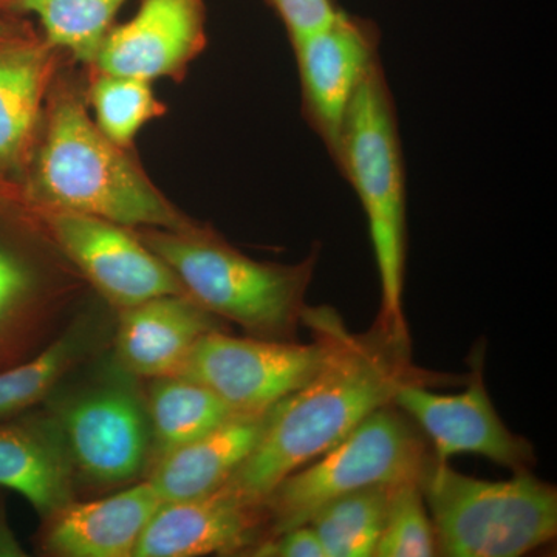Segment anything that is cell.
I'll return each mask as SVG.
<instances>
[{
	"label": "cell",
	"instance_id": "16",
	"mask_svg": "<svg viewBox=\"0 0 557 557\" xmlns=\"http://www.w3.org/2000/svg\"><path fill=\"white\" fill-rule=\"evenodd\" d=\"M269 410L237 413L215 431L152 465L148 480L161 500H190L225 485L258 445Z\"/></svg>",
	"mask_w": 557,
	"mask_h": 557
},
{
	"label": "cell",
	"instance_id": "27",
	"mask_svg": "<svg viewBox=\"0 0 557 557\" xmlns=\"http://www.w3.org/2000/svg\"><path fill=\"white\" fill-rule=\"evenodd\" d=\"M251 556L325 557L321 542L310 525H300L273 539L260 541L248 549Z\"/></svg>",
	"mask_w": 557,
	"mask_h": 557
},
{
	"label": "cell",
	"instance_id": "17",
	"mask_svg": "<svg viewBox=\"0 0 557 557\" xmlns=\"http://www.w3.org/2000/svg\"><path fill=\"white\" fill-rule=\"evenodd\" d=\"M67 446L53 418L0 426V486L50 519L75 500Z\"/></svg>",
	"mask_w": 557,
	"mask_h": 557
},
{
	"label": "cell",
	"instance_id": "15",
	"mask_svg": "<svg viewBox=\"0 0 557 557\" xmlns=\"http://www.w3.org/2000/svg\"><path fill=\"white\" fill-rule=\"evenodd\" d=\"M163 504L149 480L100 500H73L47 519L44 545L62 557H132Z\"/></svg>",
	"mask_w": 557,
	"mask_h": 557
},
{
	"label": "cell",
	"instance_id": "4",
	"mask_svg": "<svg viewBox=\"0 0 557 557\" xmlns=\"http://www.w3.org/2000/svg\"><path fill=\"white\" fill-rule=\"evenodd\" d=\"M143 242L177 276L190 299L256 338L293 341L306 310L318 251L295 265L258 262L208 230H153Z\"/></svg>",
	"mask_w": 557,
	"mask_h": 557
},
{
	"label": "cell",
	"instance_id": "7",
	"mask_svg": "<svg viewBox=\"0 0 557 557\" xmlns=\"http://www.w3.org/2000/svg\"><path fill=\"white\" fill-rule=\"evenodd\" d=\"M302 322L313 332L311 344L212 330L197 341L178 376L214 392L237 413L265 412L313 379L327 357L325 333L309 319Z\"/></svg>",
	"mask_w": 557,
	"mask_h": 557
},
{
	"label": "cell",
	"instance_id": "25",
	"mask_svg": "<svg viewBox=\"0 0 557 557\" xmlns=\"http://www.w3.org/2000/svg\"><path fill=\"white\" fill-rule=\"evenodd\" d=\"M35 282L27 267L0 248V335L30 302Z\"/></svg>",
	"mask_w": 557,
	"mask_h": 557
},
{
	"label": "cell",
	"instance_id": "5",
	"mask_svg": "<svg viewBox=\"0 0 557 557\" xmlns=\"http://www.w3.org/2000/svg\"><path fill=\"white\" fill-rule=\"evenodd\" d=\"M420 485L438 555L519 557L556 537V490L530 471L493 482L460 474L432 456Z\"/></svg>",
	"mask_w": 557,
	"mask_h": 557
},
{
	"label": "cell",
	"instance_id": "1",
	"mask_svg": "<svg viewBox=\"0 0 557 557\" xmlns=\"http://www.w3.org/2000/svg\"><path fill=\"white\" fill-rule=\"evenodd\" d=\"M302 319L327 336V357L313 379L269 410L258 445L225 483L251 504L262 505L281 480L391 405L399 387L442 381L412 366L410 339L395 338L379 324L355 335L327 307H306Z\"/></svg>",
	"mask_w": 557,
	"mask_h": 557
},
{
	"label": "cell",
	"instance_id": "22",
	"mask_svg": "<svg viewBox=\"0 0 557 557\" xmlns=\"http://www.w3.org/2000/svg\"><path fill=\"white\" fill-rule=\"evenodd\" d=\"M86 330L70 329L17 368L0 372V418L30 408L46 397L86 350Z\"/></svg>",
	"mask_w": 557,
	"mask_h": 557
},
{
	"label": "cell",
	"instance_id": "12",
	"mask_svg": "<svg viewBox=\"0 0 557 557\" xmlns=\"http://www.w3.org/2000/svg\"><path fill=\"white\" fill-rule=\"evenodd\" d=\"M265 536L262 505L228 485L208 496L164 502L143 531L132 557H197L248 552Z\"/></svg>",
	"mask_w": 557,
	"mask_h": 557
},
{
	"label": "cell",
	"instance_id": "26",
	"mask_svg": "<svg viewBox=\"0 0 557 557\" xmlns=\"http://www.w3.org/2000/svg\"><path fill=\"white\" fill-rule=\"evenodd\" d=\"M270 3L284 21L292 40L324 27L339 11L335 0H270Z\"/></svg>",
	"mask_w": 557,
	"mask_h": 557
},
{
	"label": "cell",
	"instance_id": "14",
	"mask_svg": "<svg viewBox=\"0 0 557 557\" xmlns=\"http://www.w3.org/2000/svg\"><path fill=\"white\" fill-rule=\"evenodd\" d=\"M218 319L188 295L159 296L120 310L121 369L141 379L178 376L197 341L220 330Z\"/></svg>",
	"mask_w": 557,
	"mask_h": 557
},
{
	"label": "cell",
	"instance_id": "21",
	"mask_svg": "<svg viewBox=\"0 0 557 557\" xmlns=\"http://www.w3.org/2000/svg\"><path fill=\"white\" fill-rule=\"evenodd\" d=\"M388 487H364L319 509L307 525L317 533L325 557L375 556L386 522Z\"/></svg>",
	"mask_w": 557,
	"mask_h": 557
},
{
	"label": "cell",
	"instance_id": "19",
	"mask_svg": "<svg viewBox=\"0 0 557 557\" xmlns=\"http://www.w3.org/2000/svg\"><path fill=\"white\" fill-rule=\"evenodd\" d=\"M46 49L0 44V170L13 166L28 148L50 78Z\"/></svg>",
	"mask_w": 557,
	"mask_h": 557
},
{
	"label": "cell",
	"instance_id": "24",
	"mask_svg": "<svg viewBox=\"0 0 557 557\" xmlns=\"http://www.w3.org/2000/svg\"><path fill=\"white\" fill-rule=\"evenodd\" d=\"M438 555L432 520L420 480H408L388 487L386 522L376 557H432Z\"/></svg>",
	"mask_w": 557,
	"mask_h": 557
},
{
	"label": "cell",
	"instance_id": "11",
	"mask_svg": "<svg viewBox=\"0 0 557 557\" xmlns=\"http://www.w3.org/2000/svg\"><path fill=\"white\" fill-rule=\"evenodd\" d=\"M392 405L412 417L426 432L434 445L435 460L475 454L512 472L530 471L533 467V446L512 434L498 417L480 368L460 394H437L426 383H408L395 392Z\"/></svg>",
	"mask_w": 557,
	"mask_h": 557
},
{
	"label": "cell",
	"instance_id": "6",
	"mask_svg": "<svg viewBox=\"0 0 557 557\" xmlns=\"http://www.w3.org/2000/svg\"><path fill=\"white\" fill-rule=\"evenodd\" d=\"M426 443L391 405L366 418L343 442L292 472L263 500L265 539L307 525L330 502L370 486L420 480Z\"/></svg>",
	"mask_w": 557,
	"mask_h": 557
},
{
	"label": "cell",
	"instance_id": "8",
	"mask_svg": "<svg viewBox=\"0 0 557 557\" xmlns=\"http://www.w3.org/2000/svg\"><path fill=\"white\" fill-rule=\"evenodd\" d=\"M73 468L98 485H124L149 467L146 401L127 381H110L73 395L51 417Z\"/></svg>",
	"mask_w": 557,
	"mask_h": 557
},
{
	"label": "cell",
	"instance_id": "20",
	"mask_svg": "<svg viewBox=\"0 0 557 557\" xmlns=\"http://www.w3.org/2000/svg\"><path fill=\"white\" fill-rule=\"evenodd\" d=\"M126 0H0V5L38 16L47 42L69 50L76 60L97 61Z\"/></svg>",
	"mask_w": 557,
	"mask_h": 557
},
{
	"label": "cell",
	"instance_id": "3",
	"mask_svg": "<svg viewBox=\"0 0 557 557\" xmlns=\"http://www.w3.org/2000/svg\"><path fill=\"white\" fill-rule=\"evenodd\" d=\"M333 159L357 190L381 284L376 324L409 339L403 292L406 273V178L397 112L380 61L369 70L344 120Z\"/></svg>",
	"mask_w": 557,
	"mask_h": 557
},
{
	"label": "cell",
	"instance_id": "2",
	"mask_svg": "<svg viewBox=\"0 0 557 557\" xmlns=\"http://www.w3.org/2000/svg\"><path fill=\"white\" fill-rule=\"evenodd\" d=\"M36 193L51 209L79 212L121 226L186 233L196 230L72 97L51 112L36 170Z\"/></svg>",
	"mask_w": 557,
	"mask_h": 557
},
{
	"label": "cell",
	"instance_id": "23",
	"mask_svg": "<svg viewBox=\"0 0 557 557\" xmlns=\"http://www.w3.org/2000/svg\"><path fill=\"white\" fill-rule=\"evenodd\" d=\"M90 97L98 129L120 148L131 145L139 129L163 110L153 97L150 81L132 76L102 73Z\"/></svg>",
	"mask_w": 557,
	"mask_h": 557
},
{
	"label": "cell",
	"instance_id": "10",
	"mask_svg": "<svg viewBox=\"0 0 557 557\" xmlns=\"http://www.w3.org/2000/svg\"><path fill=\"white\" fill-rule=\"evenodd\" d=\"M311 126L335 156L355 95L379 62V28L338 11L324 27L292 40Z\"/></svg>",
	"mask_w": 557,
	"mask_h": 557
},
{
	"label": "cell",
	"instance_id": "18",
	"mask_svg": "<svg viewBox=\"0 0 557 557\" xmlns=\"http://www.w3.org/2000/svg\"><path fill=\"white\" fill-rule=\"evenodd\" d=\"M146 410L150 429L149 463L153 465L237 416L214 392L183 376L152 380Z\"/></svg>",
	"mask_w": 557,
	"mask_h": 557
},
{
	"label": "cell",
	"instance_id": "13",
	"mask_svg": "<svg viewBox=\"0 0 557 557\" xmlns=\"http://www.w3.org/2000/svg\"><path fill=\"white\" fill-rule=\"evenodd\" d=\"M203 46V0H143L106 36L95 64L108 75L152 81L175 75Z\"/></svg>",
	"mask_w": 557,
	"mask_h": 557
},
{
	"label": "cell",
	"instance_id": "28",
	"mask_svg": "<svg viewBox=\"0 0 557 557\" xmlns=\"http://www.w3.org/2000/svg\"><path fill=\"white\" fill-rule=\"evenodd\" d=\"M16 27H13L11 24H7V22L0 21V44L13 42V40L16 39Z\"/></svg>",
	"mask_w": 557,
	"mask_h": 557
},
{
	"label": "cell",
	"instance_id": "9",
	"mask_svg": "<svg viewBox=\"0 0 557 557\" xmlns=\"http://www.w3.org/2000/svg\"><path fill=\"white\" fill-rule=\"evenodd\" d=\"M46 218L64 255L116 309L186 295L174 271L126 226L62 209L49 208Z\"/></svg>",
	"mask_w": 557,
	"mask_h": 557
}]
</instances>
